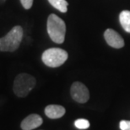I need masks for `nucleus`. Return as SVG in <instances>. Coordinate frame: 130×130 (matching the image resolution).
I'll return each mask as SVG.
<instances>
[{
  "label": "nucleus",
  "mask_w": 130,
  "mask_h": 130,
  "mask_svg": "<svg viewBox=\"0 0 130 130\" xmlns=\"http://www.w3.org/2000/svg\"><path fill=\"white\" fill-rule=\"evenodd\" d=\"M119 128L121 130H130V121L122 120L119 123Z\"/></svg>",
  "instance_id": "12"
},
{
  "label": "nucleus",
  "mask_w": 130,
  "mask_h": 130,
  "mask_svg": "<svg viewBox=\"0 0 130 130\" xmlns=\"http://www.w3.org/2000/svg\"><path fill=\"white\" fill-rule=\"evenodd\" d=\"M48 33L51 40L57 44H62L64 41L66 25L63 19L56 14H50L48 19Z\"/></svg>",
  "instance_id": "2"
},
{
  "label": "nucleus",
  "mask_w": 130,
  "mask_h": 130,
  "mask_svg": "<svg viewBox=\"0 0 130 130\" xmlns=\"http://www.w3.org/2000/svg\"><path fill=\"white\" fill-rule=\"evenodd\" d=\"M23 38V29L20 25L14 26L3 38H0V51L14 52L20 46Z\"/></svg>",
  "instance_id": "1"
},
{
  "label": "nucleus",
  "mask_w": 130,
  "mask_h": 130,
  "mask_svg": "<svg viewBox=\"0 0 130 130\" xmlns=\"http://www.w3.org/2000/svg\"><path fill=\"white\" fill-rule=\"evenodd\" d=\"M36 86V79L31 75L20 73L15 77L13 91L19 98H26Z\"/></svg>",
  "instance_id": "3"
},
{
  "label": "nucleus",
  "mask_w": 130,
  "mask_h": 130,
  "mask_svg": "<svg viewBox=\"0 0 130 130\" xmlns=\"http://www.w3.org/2000/svg\"><path fill=\"white\" fill-rule=\"evenodd\" d=\"M70 94L72 98L79 103H85L90 98V92L86 86L79 82H75L72 84Z\"/></svg>",
  "instance_id": "5"
},
{
  "label": "nucleus",
  "mask_w": 130,
  "mask_h": 130,
  "mask_svg": "<svg viewBox=\"0 0 130 130\" xmlns=\"http://www.w3.org/2000/svg\"><path fill=\"white\" fill-rule=\"evenodd\" d=\"M66 110L63 106L60 105H48L45 108V114L46 117L52 119L62 118L65 114Z\"/></svg>",
  "instance_id": "8"
},
{
  "label": "nucleus",
  "mask_w": 130,
  "mask_h": 130,
  "mask_svg": "<svg viewBox=\"0 0 130 130\" xmlns=\"http://www.w3.org/2000/svg\"><path fill=\"white\" fill-rule=\"evenodd\" d=\"M20 3L26 9H29L33 4V0H20Z\"/></svg>",
  "instance_id": "13"
},
{
  "label": "nucleus",
  "mask_w": 130,
  "mask_h": 130,
  "mask_svg": "<svg viewBox=\"0 0 130 130\" xmlns=\"http://www.w3.org/2000/svg\"><path fill=\"white\" fill-rule=\"evenodd\" d=\"M104 37L107 43L113 48L120 49L124 45V40L121 35L112 29H107L104 33Z\"/></svg>",
  "instance_id": "6"
},
{
  "label": "nucleus",
  "mask_w": 130,
  "mask_h": 130,
  "mask_svg": "<svg viewBox=\"0 0 130 130\" xmlns=\"http://www.w3.org/2000/svg\"><path fill=\"white\" fill-rule=\"evenodd\" d=\"M119 21L124 30L126 32L130 33V11H122L119 15Z\"/></svg>",
  "instance_id": "9"
},
{
  "label": "nucleus",
  "mask_w": 130,
  "mask_h": 130,
  "mask_svg": "<svg viewBox=\"0 0 130 130\" xmlns=\"http://www.w3.org/2000/svg\"><path fill=\"white\" fill-rule=\"evenodd\" d=\"M48 2L55 9L62 13H66L68 10V2L66 0H48Z\"/></svg>",
  "instance_id": "10"
},
{
  "label": "nucleus",
  "mask_w": 130,
  "mask_h": 130,
  "mask_svg": "<svg viewBox=\"0 0 130 130\" xmlns=\"http://www.w3.org/2000/svg\"><path fill=\"white\" fill-rule=\"evenodd\" d=\"M90 125V122L84 118H79L74 122V126L79 129H86L89 128Z\"/></svg>",
  "instance_id": "11"
},
{
  "label": "nucleus",
  "mask_w": 130,
  "mask_h": 130,
  "mask_svg": "<svg viewBox=\"0 0 130 130\" xmlns=\"http://www.w3.org/2000/svg\"><path fill=\"white\" fill-rule=\"evenodd\" d=\"M43 123L42 118L38 114H30L21 122L20 127L23 130H32L40 127Z\"/></svg>",
  "instance_id": "7"
},
{
  "label": "nucleus",
  "mask_w": 130,
  "mask_h": 130,
  "mask_svg": "<svg viewBox=\"0 0 130 130\" xmlns=\"http://www.w3.org/2000/svg\"><path fill=\"white\" fill-rule=\"evenodd\" d=\"M68 53L60 48H51L43 52L41 60L49 67H58L68 59Z\"/></svg>",
  "instance_id": "4"
}]
</instances>
